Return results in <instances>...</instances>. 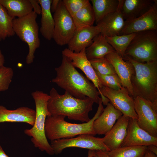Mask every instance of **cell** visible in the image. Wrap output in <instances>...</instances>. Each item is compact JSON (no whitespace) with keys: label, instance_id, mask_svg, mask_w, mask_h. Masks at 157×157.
<instances>
[{"label":"cell","instance_id":"d4e9b609","mask_svg":"<svg viewBox=\"0 0 157 157\" xmlns=\"http://www.w3.org/2000/svg\"><path fill=\"white\" fill-rule=\"evenodd\" d=\"M96 25L117 9L119 0H91Z\"/></svg>","mask_w":157,"mask_h":157},{"label":"cell","instance_id":"5bb4252c","mask_svg":"<svg viewBox=\"0 0 157 157\" xmlns=\"http://www.w3.org/2000/svg\"><path fill=\"white\" fill-rule=\"evenodd\" d=\"M105 57L113 65L122 86L127 90L130 96L133 98L131 83V77L134 72L132 64L130 62L124 60L116 51L107 55Z\"/></svg>","mask_w":157,"mask_h":157},{"label":"cell","instance_id":"1f68e13d","mask_svg":"<svg viewBox=\"0 0 157 157\" xmlns=\"http://www.w3.org/2000/svg\"><path fill=\"white\" fill-rule=\"evenodd\" d=\"M14 74L13 69L4 65L0 67V91L7 90L11 83Z\"/></svg>","mask_w":157,"mask_h":157},{"label":"cell","instance_id":"8d00e7d4","mask_svg":"<svg viewBox=\"0 0 157 157\" xmlns=\"http://www.w3.org/2000/svg\"><path fill=\"white\" fill-rule=\"evenodd\" d=\"M148 150L157 155V146L151 144L147 146Z\"/></svg>","mask_w":157,"mask_h":157},{"label":"cell","instance_id":"f546056e","mask_svg":"<svg viewBox=\"0 0 157 157\" xmlns=\"http://www.w3.org/2000/svg\"><path fill=\"white\" fill-rule=\"evenodd\" d=\"M94 70L104 75L116 74L112 64L105 57L89 60Z\"/></svg>","mask_w":157,"mask_h":157},{"label":"cell","instance_id":"4316f807","mask_svg":"<svg viewBox=\"0 0 157 157\" xmlns=\"http://www.w3.org/2000/svg\"><path fill=\"white\" fill-rule=\"evenodd\" d=\"M133 33L128 34L106 36L107 42L122 58L130 43L136 34Z\"/></svg>","mask_w":157,"mask_h":157},{"label":"cell","instance_id":"2e32d148","mask_svg":"<svg viewBox=\"0 0 157 157\" xmlns=\"http://www.w3.org/2000/svg\"><path fill=\"white\" fill-rule=\"evenodd\" d=\"M102 29L101 24L76 30L67 44L68 48L71 51L78 53L89 47L94 38L100 33Z\"/></svg>","mask_w":157,"mask_h":157},{"label":"cell","instance_id":"83f0119b","mask_svg":"<svg viewBox=\"0 0 157 157\" xmlns=\"http://www.w3.org/2000/svg\"><path fill=\"white\" fill-rule=\"evenodd\" d=\"M148 150L146 146L121 147L105 151L109 157H144Z\"/></svg>","mask_w":157,"mask_h":157},{"label":"cell","instance_id":"4fadbf2b","mask_svg":"<svg viewBox=\"0 0 157 157\" xmlns=\"http://www.w3.org/2000/svg\"><path fill=\"white\" fill-rule=\"evenodd\" d=\"M85 49H83L78 53H75L66 48L63 50L62 53V55L70 60L75 67L79 68L83 72L86 77L94 84L100 94V89L103 85L89 60L87 58Z\"/></svg>","mask_w":157,"mask_h":157},{"label":"cell","instance_id":"3957f363","mask_svg":"<svg viewBox=\"0 0 157 157\" xmlns=\"http://www.w3.org/2000/svg\"><path fill=\"white\" fill-rule=\"evenodd\" d=\"M123 59L131 62L134 68L131 78L133 99L143 98L157 109V61L142 63L125 56Z\"/></svg>","mask_w":157,"mask_h":157},{"label":"cell","instance_id":"30bf717a","mask_svg":"<svg viewBox=\"0 0 157 157\" xmlns=\"http://www.w3.org/2000/svg\"><path fill=\"white\" fill-rule=\"evenodd\" d=\"M51 146L54 154H60L67 148L76 147L90 150L110 151L104 144L102 138L95 137L91 135L84 134L76 137L61 139L51 141Z\"/></svg>","mask_w":157,"mask_h":157},{"label":"cell","instance_id":"277c9868","mask_svg":"<svg viewBox=\"0 0 157 157\" xmlns=\"http://www.w3.org/2000/svg\"><path fill=\"white\" fill-rule=\"evenodd\" d=\"M101 99L99 104L96 113L88 122L82 124L72 123L66 122L65 116L54 115L47 117L45 126V134L47 139L53 141L61 139L69 138L76 135L87 134L94 136L93 124L94 121L101 114L104 110Z\"/></svg>","mask_w":157,"mask_h":157},{"label":"cell","instance_id":"e0dca14e","mask_svg":"<svg viewBox=\"0 0 157 157\" xmlns=\"http://www.w3.org/2000/svg\"><path fill=\"white\" fill-rule=\"evenodd\" d=\"M130 118L123 115L117 120L110 131L102 138L104 144L110 151L121 147L126 135Z\"/></svg>","mask_w":157,"mask_h":157},{"label":"cell","instance_id":"44dd1931","mask_svg":"<svg viewBox=\"0 0 157 157\" xmlns=\"http://www.w3.org/2000/svg\"><path fill=\"white\" fill-rule=\"evenodd\" d=\"M154 0H124L122 13L125 21L133 20L147 12L153 4Z\"/></svg>","mask_w":157,"mask_h":157},{"label":"cell","instance_id":"836d02e7","mask_svg":"<svg viewBox=\"0 0 157 157\" xmlns=\"http://www.w3.org/2000/svg\"><path fill=\"white\" fill-rule=\"evenodd\" d=\"M88 157H109L105 151L99 150H89Z\"/></svg>","mask_w":157,"mask_h":157},{"label":"cell","instance_id":"ab89813d","mask_svg":"<svg viewBox=\"0 0 157 157\" xmlns=\"http://www.w3.org/2000/svg\"><path fill=\"white\" fill-rule=\"evenodd\" d=\"M0 157H9L1 147L0 145Z\"/></svg>","mask_w":157,"mask_h":157},{"label":"cell","instance_id":"4dcf8cb0","mask_svg":"<svg viewBox=\"0 0 157 157\" xmlns=\"http://www.w3.org/2000/svg\"><path fill=\"white\" fill-rule=\"evenodd\" d=\"M95 71L103 86L115 90H119L123 87L120 80L117 74L104 75Z\"/></svg>","mask_w":157,"mask_h":157},{"label":"cell","instance_id":"d590c367","mask_svg":"<svg viewBox=\"0 0 157 157\" xmlns=\"http://www.w3.org/2000/svg\"><path fill=\"white\" fill-rule=\"evenodd\" d=\"M61 0H53L51 5V13H54L56 10Z\"/></svg>","mask_w":157,"mask_h":157},{"label":"cell","instance_id":"8fae6325","mask_svg":"<svg viewBox=\"0 0 157 157\" xmlns=\"http://www.w3.org/2000/svg\"><path fill=\"white\" fill-rule=\"evenodd\" d=\"M134 100L138 125L151 135L157 137V109L142 97L137 96Z\"/></svg>","mask_w":157,"mask_h":157},{"label":"cell","instance_id":"7a4b0ae2","mask_svg":"<svg viewBox=\"0 0 157 157\" xmlns=\"http://www.w3.org/2000/svg\"><path fill=\"white\" fill-rule=\"evenodd\" d=\"M49 95L47 108L50 116L63 115L69 119L82 122L90 120L89 114L93 109L94 102L90 98L78 99L66 91L60 95L54 88L51 89Z\"/></svg>","mask_w":157,"mask_h":157},{"label":"cell","instance_id":"7402d4cb","mask_svg":"<svg viewBox=\"0 0 157 157\" xmlns=\"http://www.w3.org/2000/svg\"><path fill=\"white\" fill-rule=\"evenodd\" d=\"M41 7V26L40 31L42 36L48 40L53 39L54 22L51 10L52 0H38Z\"/></svg>","mask_w":157,"mask_h":157},{"label":"cell","instance_id":"52a82bcc","mask_svg":"<svg viewBox=\"0 0 157 157\" xmlns=\"http://www.w3.org/2000/svg\"><path fill=\"white\" fill-rule=\"evenodd\" d=\"M37 17V15L33 11L25 16L14 18L13 21L15 34L28 46L29 51L26 59L28 64L33 63L35 51L40 46Z\"/></svg>","mask_w":157,"mask_h":157},{"label":"cell","instance_id":"ac0fdd59","mask_svg":"<svg viewBox=\"0 0 157 157\" xmlns=\"http://www.w3.org/2000/svg\"><path fill=\"white\" fill-rule=\"evenodd\" d=\"M122 115V112L110 102L108 103L101 114L93 122V128L96 134L106 135Z\"/></svg>","mask_w":157,"mask_h":157},{"label":"cell","instance_id":"ffe728a7","mask_svg":"<svg viewBox=\"0 0 157 157\" xmlns=\"http://www.w3.org/2000/svg\"><path fill=\"white\" fill-rule=\"evenodd\" d=\"M35 115V111L28 107H21L15 110H10L3 106L0 105V123L24 122L33 126Z\"/></svg>","mask_w":157,"mask_h":157},{"label":"cell","instance_id":"603a6c76","mask_svg":"<svg viewBox=\"0 0 157 157\" xmlns=\"http://www.w3.org/2000/svg\"><path fill=\"white\" fill-rule=\"evenodd\" d=\"M89 60L105 57L107 54L116 52L106 41L105 37L101 33L93 39L92 44L85 49Z\"/></svg>","mask_w":157,"mask_h":157},{"label":"cell","instance_id":"d6a6232c","mask_svg":"<svg viewBox=\"0 0 157 157\" xmlns=\"http://www.w3.org/2000/svg\"><path fill=\"white\" fill-rule=\"evenodd\" d=\"M62 1L66 9L72 17L90 2L88 0H63Z\"/></svg>","mask_w":157,"mask_h":157},{"label":"cell","instance_id":"ba28073f","mask_svg":"<svg viewBox=\"0 0 157 157\" xmlns=\"http://www.w3.org/2000/svg\"><path fill=\"white\" fill-rule=\"evenodd\" d=\"M100 91L103 104L106 105L110 102L123 115L137 120L134 99L126 88L123 87L119 90H115L103 86Z\"/></svg>","mask_w":157,"mask_h":157},{"label":"cell","instance_id":"5b68a950","mask_svg":"<svg viewBox=\"0 0 157 157\" xmlns=\"http://www.w3.org/2000/svg\"><path fill=\"white\" fill-rule=\"evenodd\" d=\"M35 106V118L32 128L24 130L26 135L31 137V141L34 147L42 151H45L49 155L54 154L49 143L45 132L46 118L50 116L47 108L49 95L43 92L36 91L31 93Z\"/></svg>","mask_w":157,"mask_h":157},{"label":"cell","instance_id":"e575fe53","mask_svg":"<svg viewBox=\"0 0 157 157\" xmlns=\"http://www.w3.org/2000/svg\"><path fill=\"white\" fill-rule=\"evenodd\" d=\"M32 6L33 11L37 15H40L41 13V7L40 4L38 3V1L36 0H29Z\"/></svg>","mask_w":157,"mask_h":157},{"label":"cell","instance_id":"d6986e66","mask_svg":"<svg viewBox=\"0 0 157 157\" xmlns=\"http://www.w3.org/2000/svg\"><path fill=\"white\" fill-rule=\"evenodd\" d=\"M124 1L119 0V4L116 10L98 23L101 24L102 26V29L100 33L105 37L120 35L125 24L122 13Z\"/></svg>","mask_w":157,"mask_h":157},{"label":"cell","instance_id":"9c48e42d","mask_svg":"<svg viewBox=\"0 0 157 157\" xmlns=\"http://www.w3.org/2000/svg\"><path fill=\"white\" fill-rule=\"evenodd\" d=\"M54 22L53 39L58 45L67 44L76 29L72 17L60 0L53 15Z\"/></svg>","mask_w":157,"mask_h":157},{"label":"cell","instance_id":"cb8c5ba5","mask_svg":"<svg viewBox=\"0 0 157 157\" xmlns=\"http://www.w3.org/2000/svg\"><path fill=\"white\" fill-rule=\"evenodd\" d=\"M0 3L13 18L25 16L33 11L29 0H0Z\"/></svg>","mask_w":157,"mask_h":157},{"label":"cell","instance_id":"484cf974","mask_svg":"<svg viewBox=\"0 0 157 157\" xmlns=\"http://www.w3.org/2000/svg\"><path fill=\"white\" fill-rule=\"evenodd\" d=\"M76 30L93 26L95 22L92 5L89 2L72 17Z\"/></svg>","mask_w":157,"mask_h":157},{"label":"cell","instance_id":"8992f818","mask_svg":"<svg viewBox=\"0 0 157 157\" xmlns=\"http://www.w3.org/2000/svg\"><path fill=\"white\" fill-rule=\"evenodd\" d=\"M124 56L142 63L157 61V31L137 33L127 48Z\"/></svg>","mask_w":157,"mask_h":157},{"label":"cell","instance_id":"7c38bea8","mask_svg":"<svg viewBox=\"0 0 157 157\" xmlns=\"http://www.w3.org/2000/svg\"><path fill=\"white\" fill-rule=\"evenodd\" d=\"M157 31V0L145 13L135 19L125 21L124 26L120 35L141 31Z\"/></svg>","mask_w":157,"mask_h":157},{"label":"cell","instance_id":"f1b7e54d","mask_svg":"<svg viewBox=\"0 0 157 157\" xmlns=\"http://www.w3.org/2000/svg\"><path fill=\"white\" fill-rule=\"evenodd\" d=\"M14 18L8 14L6 8L0 3V40L13 36L15 33L13 27Z\"/></svg>","mask_w":157,"mask_h":157},{"label":"cell","instance_id":"6da1fadb","mask_svg":"<svg viewBox=\"0 0 157 157\" xmlns=\"http://www.w3.org/2000/svg\"><path fill=\"white\" fill-rule=\"evenodd\" d=\"M56 77L52 82L74 97L83 99L86 97L99 104L100 94L94 84L80 73L70 60L62 55L61 64L55 68Z\"/></svg>","mask_w":157,"mask_h":157},{"label":"cell","instance_id":"f35d334b","mask_svg":"<svg viewBox=\"0 0 157 157\" xmlns=\"http://www.w3.org/2000/svg\"><path fill=\"white\" fill-rule=\"evenodd\" d=\"M5 58L0 48V67L4 65Z\"/></svg>","mask_w":157,"mask_h":157},{"label":"cell","instance_id":"9a60e30c","mask_svg":"<svg viewBox=\"0 0 157 157\" xmlns=\"http://www.w3.org/2000/svg\"><path fill=\"white\" fill-rule=\"evenodd\" d=\"M151 144L157 146V137L152 136L140 128L137 124V119L130 118L126 135L121 147Z\"/></svg>","mask_w":157,"mask_h":157},{"label":"cell","instance_id":"74e56055","mask_svg":"<svg viewBox=\"0 0 157 157\" xmlns=\"http://www.w3.org/2000/svg\"><path fill=\"white\" fill-rule=\"evenodd\" d=\"M144 157H157V156L153 152L148 150Z\"/></svg>","mask_w":157,"mask_h":157}]
</instances>
